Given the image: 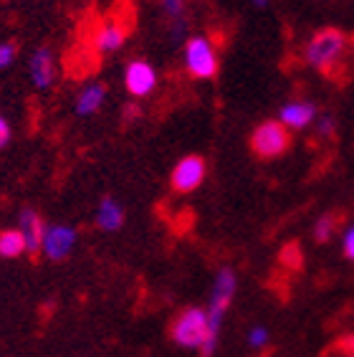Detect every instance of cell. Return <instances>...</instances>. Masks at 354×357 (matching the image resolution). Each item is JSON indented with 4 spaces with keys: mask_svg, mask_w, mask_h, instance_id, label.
Here are the masks:
<instances>
[{
    "mask_svg": "<svg viewBox=\"0 0 354 357\" xmlns=\"http://www.w3.org/2000/svg\"><path fill=\"white\" fill-rule=\"evenodd\" d=\"M104 99H107V89H104V84H86L79 96H76V114L79 117H91L96 112L102 109Z\"/></svg>",
    "mask_w": 354,
    "mask_h": 357,
    "instance_id": "12",
    "label": "cell"
},
{
    "mask_svg": "<svg viewBox=\"0 0 354 357\" xmlns=\"http://www.w3.org/2000/svg\"><path fill=\"white\" fill-rule=\"evenodd\" d=\"M316 119V107L311 102H288L281 107L279 122L286 130H307L309 124Z\"/></svg>",
    "mask_w": 354,
    "mask_h": 357,
    "instance_id": "9",
    "label": "cell"
},
{
    "mask_svg": "<svg viewBox=\"0 0 354 357\" xmlns=\"http://www.w3.org/2000/svg\"><path fill=\"white\" fill-rule=\"evenodd\" d=\"M18 223H21L18 231H21L23 241H26V251L28 254H38V251H41L43 231H46L43 218L36 213L33 208H23L21 215H18Z\"/></svg>",
    "mask_w": 354,
    "mask_h": 357,
    "instance_id": "10",
    "label": "cell"
},
{
    "mask_svg": "<svg viewBox=\"0 0 354 357\" xmlns=\"http://www.w3.org/2000/svg\"><path fill=\"white\" fill-rule=\"evenodd\" d=\"M96 226L107 231V234H114L124 226V208L119 206V200L114 198H104L96 208Z\"/></svg>",
    "mask_w": 354,
    "mask_h": 357,
    "instance_id": "13",
    "label": "cell"
},
{
    "mask_svg": "<svg viewBox=\"0 0 354 357\" xmlns=\"http://www.w3.org/2000/svg\"><path fill=\"white\" fill-rule=\"evenodd\" d=\"M172 188L177 192H192L203 185L205 180V160L200 155H187L172 167Z\"/></svg>",
    "mask_w": 354,
    "mask_h": 357,
    "instance_id": "8",
    "label": "cell"
},
{
    "mask_svg": "<svg viewBox=\"0 0 354 357\" xmlns=\"http://www.w3.org/2000/svg\"><path fill=\"white\" fill-rule=\"evenodd\" d=\"M205 337H208V317L205 310L200 307H190V310L180 312L172 322V340L175 344L185 347V350H203Z\"/></svg>",
    "mask_w": 354,
    "mask_h": 357,
    "instance_id": "4",
    "label": "cell"
},
{
    "mask_svg": "<svg viewBox=\"0 0 354 357\" xmlns=\"http://www.w3.org/2000/svg\"><path fill=\"white\" fill-rule=\"evenodd\" d=\"M26 254V241L21 231H3L0 234V256L3 259H18Z\"/></svg>",
    "mask_w": 354,
    "mask_h": 357,
    "instance_id": "15",
    "label": "cell"
},
{
    "mask_svg": "<svg viewBox=\"0 0 354 357\" xmlns=\"http://www.w3.org/2000/svg\"><path fill=\"white\" fill-rule=\"evenodd\" d=\"M172 41H185L187 38V21L185 18H177V21H172Z\"/></svg>",
    "mask_w": 354,
    "mask_h": 357,
    "instance_id": "22",
    "label": "cell"
},
{
    "mask_svg": "<svg viewBox=\"0 0 354 357\" xmlns=\"http://www.w3.org/2000/svg\"><path fill=\"white\" fill-rule=\"evenodd\" d=\"M124 86L134 99H144L157 89V71L150 61L134 59L124 69Z\"/></svg>",
    "mask_w": 354,
    "mask_h": 357,
    "instance_id": "6",
    "label": "cell"
},
{
    "mask_svg": "<svg viewBox=\"0 0 354 357\" xmlns=\"http://www.w3.org/2000/svg\"><path fill=\"white\" fill-rule=\"evenodd\" d=\"M74 246H76V228L66 226V223L46 226L43 241H41V251L51 259V261H61V259H66Z\"/></svg>",
    "mask_w": 354,
    "mask_h": 357,
    "instance_id": "7",
    "label": "cell"
},
{
    "mask_svg": "<svg viewBox=\"0 0 354 357\" xmlns=\"http://www.w3.org/2000/svg\"><path fill=\"white\" fill-rule=\"evenodd\" d=\"M268 340H271V335H268V330H266L263 324H259V327H253V330L248 332V344H251V347H256V350L266 347V344H268Z\"/></svg>",
    "mask_w": 354,
    "mask_h": 357,
    "instance_id": "18",
    "label": "cell"
},
{
    "mask_svg": "<svg viewBox=\"0 0 354 357\" xmlns=\"http://www.w3.org/2000/svg\"><path fill=\"white\" fill-rule=\"evenodd\" d=\"M316 122V135L319 137H324V139H329L337 132V124H334V119L329 117V114H324V117H319V119H314Z\"/></svg>",
    "mask_w": 354,
    "mask_h": 357,
    "instance_id": "19",
    "label": "cell"
},
{
    "mask_svg": "<svg viewBox=\"0 0 354 357\" xmlns=\"http://www.w3.org/2000/svg\"><path fill=\"white\" fill-rule=\"evenodd\" d=\"M13 59H15V46L13 43H0V71L3 69H8L10 63H13Z\"/></svg>",
    "mask_w": 354,
    "mask_h": 357,
    "instance_id": "20",
    "label": "cell"
},
{
    "mask_svg": "<svg viewBox=\"0 0 354 357\" xmlns=\"http://www.w3.org/2000/svg\"><path fill=\"white\" fill-rule=\"evenodd\" d=\"M341 251L347 256L349 261H354V226H349L341 236Z\"/></svg>",
    "mask_w": 354,
    "mask_h": 357,
    "instance_id": "21",
    "label": "cell"
},
{
    "mask_svg": "<svg viewBox=\"0 0 354 357\" xmlns=\"http://www.w3.org/2000/svg\"><path fill=\"white\" fill-rule=\"evenodd\" d=\"M334 231H337V220H334L332 215H321V218L316 220V226H314V236H316V241H319V243H327V241H332Z\"/></svg>",
    "mask_w": 354,
    "mask_h": 357,
    "instance_id": "16",
    "label": "cell"
},
{
    "mask_svg": "<svg viewBox=\"0 0 354 357\" xmlns=\"http://www.w3.org/2000/svg\"><path fill=\"white\" fill-rule=\"evenodd\" d=\"M183 56L185 69L192 79H213L218 74V51L208 36H187Z\"/></svg>",
    "mask_w": 354,
    "mask_h": 357,
    "instance_id": "3",
    "label": "cell"
},
{
    "mask_svg": "<svg viewBox=\"0 0 354 357\" xmlns=\"http://www.w3.org/2000/svg\"><path fill=\"white\" fill-rule=\"evenodd\" d=\"M253 8H259V10H263V8H268V0H251Z\"/></svg>",
    "mask_w": 354,
    "mask_h": 357,
    "instance_id": "25",
    "label": "cell"
},
{
    "mask_svg": "<svg viewBox=\"0 0 354 357\" xmlns=\"http://www.w3.org/2000/svg\"><path fill=\"white\" fill-rule=\"evenodd\" d=\"M288 142H291V137H288V130L279 122V119L261 122L251 135L253 152H256L259 158H266V160L284 155V152L288 150Z\"/></svg>",
    "mask_w": 354,
    "mask_h": 357,
    "instance_id": "5",
    "label": "cell"
},
{
    "mask_svg": "<svg viewBox=\"0 0 354 357\" xmlns=\"http://www.w3.org/2000/svg\"><path fill=\"white\" fill-rule=\"evenodd\" d=\"M160 6H162L164 15H167L170 21H177V18H185V6H187V0H160Z\"/></svg>",
    "mask_w": 354,
    "mask_h": 357,
    "instance_id": "17",
    "label": "cell"
},
{
    "mask_svg": "<svg viewBox=\"0 0 354 357\" xmlns=\"http://www.w3.org/2000/svg\"><path fill=\"white\" fill-rule=\"evenodd\" d=\"M124 38H127L124 28L116 21H109L94 33V46H96V51H102V54H114V51H119V48L124 46Z\"/></svg>",
    "mask_w": 354,
    "mask_h": 357,
    "instance_id": "14",
    "label": "cell"
},
{
    "mask_svg": "<svg viewBox=\"0 0 354 357\" xmlns=\"http://www.w3.org/2000/svg\"><path fill=\"white\" fill-rule=\"evenodd\" d=\"M28 69H31V79H33L36 89H48V86L54 84V76H56L54 54H51L48 48H36L33 56H31Z\"/></svg>",
    "mask_w": 354,
    "mask_h": 357,
    "instance_id": "11",
    "label": "cell"
},
{
    "mask_svg": "<svg viewBox=\"0 0 354 357\" xmlns=\"http://www.w3.org/2000/svg\"><path fill=\"white\" fill-rule=\"evenodd\" d=\"M236 289H238V279L233 274V268L223 266L218 274H215V282H213V291H210V304H208V310H205V317H208V337H205V344H203V350H200L203 357H213L215 350H218L225 312H228L233 296H236Z\"/></svg>",
    "mask_w": 354,
    "mask_h": 357,
    "instance_id": "1",
    "label": "cell"
},
{
    "mask_svg": "<svg viewBox=\"0 0 354 357\" xmlns=\"http://www.w3.org/2000/svg\"><path fill=\"white\" fill-rule=\"evenodd\" d=\"M341 350L347 352L349 357H354V337H344V340H341V344H339Z\"/></svg>",
    "mask_w": 354,
    "mask_h": 357,
    "instance_id": "24",
    "label": "cell"
},
{
    "mask_svg": "<svg viewBox=\"0 0 354 357\" xmlns=\"http://www.w3.org/2000/svg\"><path fill=\"white\" fill-rule=\"evenodd\" d=\"M10 142V124H8L6 117H0V150Z\"/></svg>",
    "mask_w": 354,
    "mask_h": 357,
    "instance_id": "23",
    "label": "cell"
},
{
    "mask_svg": "<svg viewBox=\"0 0 354 357\" xmlns=\"http://www.w3.org/2000/svg\"><path fill=\"white\" fill-rule=\"evenodd\" d=\"M347 51V36L337 28H324L319 33L311 36V41L304 48V61L316 71H329L341 61V56Z\"/></svg>",
    "mask_w": 354,
    "mask_h": 357,
    "instance_id": "2",
    "label": "cell"
}]
</instances>
